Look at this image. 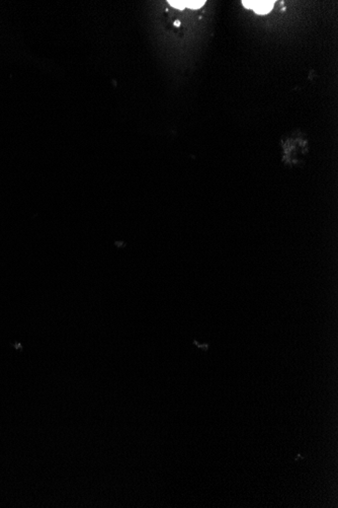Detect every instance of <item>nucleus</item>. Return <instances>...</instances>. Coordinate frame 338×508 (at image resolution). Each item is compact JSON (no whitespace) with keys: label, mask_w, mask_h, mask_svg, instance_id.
I'll list each match as a JSON object with an SVG mask.
<instances>
[{"label":"nucleus","mask_w":338,"mask_h":508,"mask_svg":"<svg viewBox=\"0 0 338 508\" xmlns=\"http://www.w3.org/2000/svg\"><path fill=\"white\" fill-rule=\"evenodd\" d=\"M274 1H265V0H260V1H242V4L244 7L248 9H253L254 12L256 14H267L270 12V10L273 8Z\"/></svg>","instance_id":"nucleus-1"},{"label":"nucleus","mask_w":338,"mask_h":508,"mask_svg":"<svg viewBox=\"0 0 338 508\" xmlns=\"http://www.w3.org/2000/svg\"><path fill=\"white\" fill-rule=\"evenodd\" d=\"M206 3V1L204 0H188V1H184V5L185 7L187 8H191V9H199L201 8L202 6H204Z\"/></svg>","instance_id":"nucleus-2"},{"label":"nucleus","mask_w":338,"mask_h":508,"mask_svg":"<svg viewBox=\"0 0 338 508\" xmlns=\"http://www.w3.org/2000/svg\"><path fill=\"white\" fill-rule=\"evenodd\" d=\"M169 4L179 10H183L185 8L184 1H168Z\"/></svg>","instance_id":"nucleus-3"},{"label":"nucleus","mask_w":338,"mask_h":508,"mask_svg":"<svg viewBox=\"0 0 338 508\" xmlns=\"http://www.w3.org/2000/svg\"><path fill=\"white\" fill-rule=\"evenodd\" d=\"M174 25H175L176 27H179V26H180V23H179V22H175V23H174Z\"/></svg>","instance_id":"nucleus-4"}]
</instances>
